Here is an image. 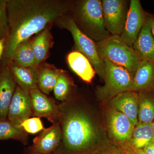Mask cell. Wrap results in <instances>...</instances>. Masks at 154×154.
<instances>
[{"label": "cell", "instance_id": "cell-1", "mask_svg": "<svg viewBox=\"0 0 154 154\" xmlns=\"http://www.w3.org/2000/svg\"><path fill=\"white\" fill-rule=\"evenodd\" d=\"M68 2L57 0H8L9 31L4 57L11 62L19 45L46 28L70 9Z\"/></svg>", "mask_w": 154, "mask_h": 154}, {"label": "cell", "instance_id": "cell-2", "mask_svg": "<svg viewBox=\"0 0 154 154\" xmlns=\"http://www.w3.org/2000/svg\"><path fill=\"white\" fill-rule=\"evenodd\" d=\"M62 132L55 154H91L107 142L103 130L85 106L77 101L59 105Z\"/></svg>", "mask_w": 154, "mask_h": 154}, {"label": "cell", "instance_id": "cell-3", "mask_svg": "<svg viewBox=\"0 0 154 154\" xmlns=\"http://www.w3.org/2000/svg\"><path fill=\"white\" fill-rule=\"evenodd\" d=\"M72 18L80 30L96 43L110 36L105 28L101 1L83 0L71 5Z\"/></svg>", "mask_w": 154, "mask_h": 154}, {"label": "cell", "instance_id": "cell-4", "mask_svg": "<svg viewBox=\"0 0 154 154\" xmlns=\"http://www.w3.org/2000/svg\"><path fill=\"white\" fill-rule=\"evenodd\" d=\"M96 45L102 60L107 59L126 69L134 78L141 60L133 47L128 46L120 36L111 35Z\"/></svg>", "mask_w": 154, "mask_h": 154}, {"label": "cell", "instance_id": "cell-5", "mask_svg": "<svg viewBox=\"0 0 154 154\" xmlns=\"http://www.w3.org/2000/svg\"><path fill=\"white\" fill-rule=\"evenodd\" d=\"M105 63V84L96 90V95L99 100L107 102L114 96L130 91L133 77L126 69L104 59Z\"/></svg>", "mask_w": 154, "mask_h": 154}, {"label": "cell", "instance_id": "cell-6", "mask_svg": "<svg viewBox=\"0 0 154 154\" xmlns=\"http://www.w3.org/2000/svg\"><path fill=\"white\" fill-rule=\"evenodd\" d=\"M60 19H61L59 22L60 26L71 33L77 49L89 60L96 73L104 80L105 63L99 55L96 42L80 30L72 18Z\"/></svg>", "mask_w": 154, "mask_h": 154}, {"label": "cell", "instance_id": "cell-7", "mask_svg": "<svg viewBox=\"0 0 154 154\" xmlns=\"http://www.w3.org/2000/svg\"><path fill=\"white\" fill-rule=\"evenodd\" d=\"M105 121L109 137L114 144L121 146L129 143L135 126L127 116L107 108Z\"/></svg>", "mask_w": 154, "mask_h": 154}, {"label": "cell", "instance_id": "cell-8", "mask_svg": "<svg viewBox=\"0 0 154 154\" xmlns=\"http://www.w3.org/2000/svg\"><path fill=\"white\" fill-rule=\"evenodd\" d=\"M106 29L111 35H121L128 8L125 0L101 1Z\"/></svg>", "mask_w": 154, "mask_h": 154}, {"label": "cell", "instance_id": "cell-9", "mask_svg": "<svg viewBox=\"0 0 154 154\" xmlns=\"http://www.w3.org/2000/svg\"><path fill=\"white\" fill-rule=\"evenodd\" d=\"M146 16L140 1H130L124 28L120 35L128 46L133 47V43L143 27Z\"/></svg>", "mask_w": 154, "mask_h": 154}, {"label": "cell", "instance_id": "cell-10", "mask_svg": "<svg viewBox=\"0 0 154 154\" xmlns=\"http://www.w3.org/2000/svg\"><path fill=\"white\" fill-rule=\"evenodd\" d=\"M33 115L29 92L17 85L9 106L8 119L14 124L20 125Z\"/></svg>", "mask_w": 154, "mask_h": 154}, {"label": "cell", "instance_id": "cell-11", "mask_svg": "<svg viewBox=\"0 0 154 154\" xmlns=\"http://www.w3.org/2000/svg\"><path fill=\"white\" fill-rule=\"evenodd\" d=\"M62 139V132L59 122L45 128L33 139L30 151L41 154H52L59 147Z\"/></svg>", "mask_w": 154, "mask_h": 154}, {"label": "cell", "instance_id": "cell-12", "mask_svg": "<svg viewBox=\"0 0 154 154\" xmlns=\"http://www.w3.org/2000/svg\"><path fill=\"white\" fill-rule=\"evenodd\" d=\"M139 100L137 92L126 91L110 99L107 102V107L124 114L136 126L138 123Z\"/></svg>", "mask_w": 154, "mask_h": 154}, {"label": "cell", "instance_id": "cell-13", "mask_svg": "<svg viewBox=\"0 0 154 154\" xmlns=\"http://www.w3.org/2000/svg\"><path fill=\"white\" fill-rule=\"evenodd\" d=\"M33 115L36 117H44L53 124L58 122L59 105L43 94L38 88L29 91Z\"/></svg>", "mask_w": 154, "mask_h": 154}, {"label": "cell", "instance_id": "cell-14", "mask_svg": "<svg viewBox=\"0 0 154 154\" xmlns=\"http://www.w3.org/2000/svg\"><path fill=\"white\" fill-rule=\"evenodd\" d=\"M17 84L8 65L0 72V119L8 118L9 107Z\"/></svg>", "mask_w": 154, "mask_h": 154}, {"label": "cell", "instance_id": "cell-15", "mask_svg": "<svg viewBox=\"0 0 154 154\" xmlns=\"http://www.w3.org/2000/svg\"><path fill=\"white\" fill-rule=\"evenodd\" d=\"M141 60L154 62V38L152 35L147 14L145 22L133 45Z\"/></svg>", "mask_w": 154, "mask_h": 154}, {"label": "cell", "instance_id": "cell-16", "mask_svg": "<svg viewBox=\"0 0 154 154\" xmlns=\"http://www.w3.org/2000/svg\"><path fill=\"white\" fill-rule=\"evenodd\" d=\"M17 85L24 90L29 91L38 88L39 71L36 66L22 67L12 63H7Z\"/></svg>", "mask_w": 154, "mask_h": 154}, {"label": "cell", "instance_id": "cell-17", "mask_svg": "<svg viewBox=\"0 0 154 154\" xmlns=\"http://www.w3.org/2000/svg\"><path fill=\"white\" fill-rule=\"evenodd\" d=\"M154 88V62L141 60L130 91L152 90Z\"/></svg>", "mask_w": 154, "mask_h": 154}, {"label": "cell", "instance_id": "cell-18", "mask_svg": "<svg viewBox=\"0 0 154 154\" xmlns=\"http://www.w3.org/2000/svg\"><path fill=\"white\" fill-rule=\"evenodd\" d=\"M70 68L75 73L87 83H90L96 72L89 60L79 51L70 53L67 57Z\"/></svg>", "mask_w": 154, "mask_h": 154}, {"label": "cell", "instance_id": "cell-19", "mask_svg": "<svg viewBox=\"0 0 154 154\" xmlns=\"http://www.w3.org/2000/svg\"><path fill=\"white\" fill-rule=\"evenodd\" d=\"M138 94V122L151 123L154 120V91L146 90Z\"/></svg>", "mask_w": 154, "mask_h": 154}, {"label": "cell", "instance_id": "cell-20", "mask_svg": "<svg viewBox=\"0 0 154 154\" xmlns=\"http://www.w3.org/2000/svg\"><path fill=\"white\" fill-rule=\"evenodd\" d=\"M154 142V133L151 123H138L135 126L129 142L135 148L143 149Z\"/></svg>", "mask_w": 154, "mask_h": 154}, {"label": "cell", "instance_id": "cell-21", "mask_svg": "<svg viewBox=\"0 0 154 154\" xmlns=\"http://www.w3.org/2000/svg\"><path fill=\"white\" fill-rule=\"evenodd\" d=\"M11 62L17 66L30 67L36 65L32 47V40L23 42L17 48Z\"/></svg>", "mask_w": 154, "mask_h": 154}, {"label": "cell", "instance_id": "cell-22", "mask_svg": "<svg viewBox=\"0 0 154 154\" xmlns=\"http://www.w3.org/2000/svg\"><path fill=\"white\" fill-rule=\"evenodd\" d=\"M16 140L24 144L28 143V134L19 125L14 124L8 118L0 119V140Z\"/></svg>", "mask_w": 154, "mask_h": 154}, {"label": "cell", "instance_id": "cell-23", "mask_svg": "<svg viewBox=\"0 0 154 154\" xmlns=\"http://www.w3.org/2000/svg\"><path fill=\"white\" fill-rule=\"evenodd\" d=\"M51 34L47 28L38 33L32 40V47L36 65L44 61L47 57L51 45Z\"/></svg>", "mask_w": 154, "mask_h": 154}, {"label": "cell", "instance_id": "cell-24", "mask_svg": "<svg viewBox=\"0 0 154 154\" xmlns=\"http://www.w3.org/2000/svg\"><path fill=\"white\" fill-rule=\"evenodd\" d=\"M60 72L50 68H45L39 71L38 83L39 90L45 95H48L53 91Z\"/></svg>", "mask_w": 154, "mask_h": 154}, {"label": "cell", "instance_id": "cell-25", "mask_svg": "<svg viewBox=\"0 0 154 154\" xmlns=\"http://www.w3.org/2000/svg\"><path fill=\"white\" fill-rule=\"evenodd\" d=\"M70 88L71 83L69 78L66 75L60 72L53 90L56 99L62 102L66 101Z\"/></svg>", "mask_w": 154, "mask_h": 154}, {"label": "cell", "instance_id": "cell-26", "mask_svg": "<svg viewBox=\"0 0 154 154\" xmlns=\"http://www.w3.org/2000/svg\"><path fill=\"white\" fill-rule=\"evenodd\" d=\"M20 126L25 132L30 134H36L44 129L40 117L36 116L26 119L20 125Z\"/></svg>", "mask_w": 154, "mask_h": 154}, {"label": "cell", "instance_id": "cell-27", "mask_svg": "<svg viewBox=\"0 0 154 154\" xmlns=\"http://www.w3.org/2000/svg\"><path fill=\"white\" fill-rule=\"evenodd\" d=\"M8 31L7 0H0V39H6Z\"/></svg>", "mask_w": 154, "mask_h": 154}, {"label": "cell", "instance_id": "cell-28", "mask_svg": "<svg viewBox=\"0 0 154 154\" xmlns=\"http://www.w3.org/2000/svg\"><path fill=\"white\" fill-rule=\"evenodd\" d=\"M91 154H126L123 149L114 143L106 142Z\"/></svg>", "mask_w": 154, "mask_h": 154}, {"label": "cell", "instance_id": "cell-29", "mask_svg": "<svg viewBox=\"0 0 154 154\" xmlns=\"http://www.w3.org/2000/svg\"><path fill=\"white\" fill-rule=\"evenodd\" d=\"M120 147L123 149L126 154H147L143 149L135 148L129 143L125 144Z\"/></svg>", "mask_w": 154, "mask_h": 154}, {"label": "cell", "instance_id": "cell-30", "mask_svg": "<svg viewBox=\"0 0 154 154\" xmlns=\"http://www.w3.org/2000/svg\"><path fill=\"white\" fill-rule=\"evenodd\" d=\"M143 149L147 154H154V142L146 146Z\"/></svg>", "mask_w": 154, "mask_h": 154}, {"label": "cell", "instance_id": "cell-31", "mask_svg": "<svg viewBox=\"0 0 154 154\" xmlns=\"http://www.w3.org/2000/svg\"><path fill=\"white\" fill-rule=\"evenodd\" d=\"M148 17L150 27L152 35L154 38V16L148 15L147 14Z\"/></svg>", "mask_w": 154, "mask_h": 154}, {"label": "cell", "instance_id": "cell-32", "mask_svg": "<svg viewBox=\"0 0 154 154\" xmlns=\"http://www.w3.org/2000/svg\"><path fill=\"white\" fill-rule=\"evenodd\" d=\"M5 38L0 39V59L2 58V57L4 54L5 49Z\"/></svg>", "mask_w": 154, "mask_h": 154}, {"label": "cell", "instance_id": "cell-33", "mask_svg": "<svg viewBox=\"0 0 154 154\" xmlns=\"http://www.w3.org/2000/svg\"><path fill=\"white\" fill-rule=\"evenodd\" d=\"M30 154H55L54 153H52V154H41L39 153L35 152H33L30 151Z\"/></svg>", "mask_w": 154, "mask_h": 154}, {"label": "cell", "instance_id": "cell-34", "mask_svg": "<svg viewBox=\"0 0 154 154\" xmlns=\"http://www.w3.org/2000/svg\"><path fill=\"white\" fill-rule=\"evenodd\" d=\"M152 128L153 131L154 133V120L152 121V122L151 123Z\"/></svg>", "mask_w": 154, "mask_h": 154}, {"label": "cell", "instance_id": "cell-35", "mask_svg": "<svg viewBox=\"0 0 154 154\" xmlns=\"http://www.w3.org/2000/svg\"><path fill=\"white\" fill-rule=\"evenodd\" d=\"M153 91H154V88H153Z\"/></svg>", "mask_w": 154, "mask_h": 154}]
</instances>
